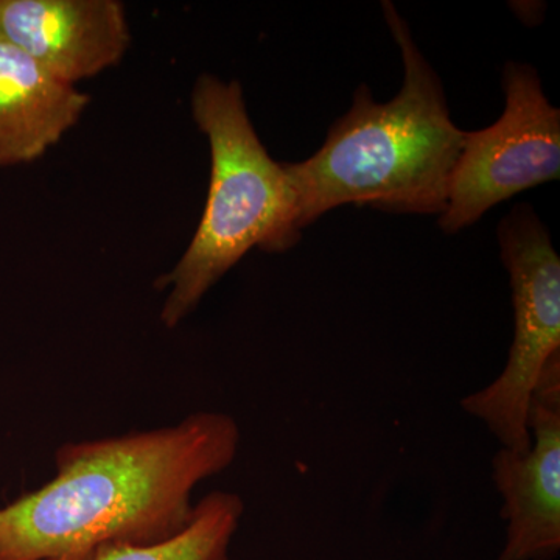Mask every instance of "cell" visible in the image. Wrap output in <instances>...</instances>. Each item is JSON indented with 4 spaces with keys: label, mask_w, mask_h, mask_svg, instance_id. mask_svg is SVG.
Wrapping results in <instances>:
<instances>
[{
    "label": "cell",
    "mask_w": 560,
    "mask_h": 560,
    "mask_svg": "<svg viewBox=\"0 0 560 560\" xmlns=\"http://www.w3.org/2000/svg\"><path fill=\"white\" fill-rule=\"evenodd\" d=\"M382 5L400 49L404 84L386 103L361 84L323 147L308 160L285 164L301 230L340 206L441 215L447 205L466 131L453 124L440 77L407 21L393 2Z\"/></svg>",
    "instance_id": "7a4b0ae2"
},
{
    "label": "cell",
    "mask_w": 560,
    "mask_h": 560,
    "mask_svg": "<svg viewBox=\"0 0 560 560\" xmlns=\"http://www.w3.org/2000/svg\"><path fill=\"white\" fill-rule=\"evenodd\" d=\"M238 445V423L215 411L66 442L55 477L0 508V560H84L102 545L171 540L194 518V490L226 470Z\"/></svg>",
    "instance_id": "6da1fadb"
},
{
    "label": "cell",
    "mask_w": 560,
    "mask_h": 560,
    "mask_svg": "<svg viewBox=\"0 0 560 560\" xmlns=\"http://www.w3.org/2000/svg\"><path fill=\"white\" fill-rule=\"evenodd\" d=\"M191 114L210 147L205 212L189 248L158 280L171 289L161 320L175 329L206 293L253 248L282 253L301 237L296 195L285 164L272 160L254 130L238 81L200 77Z\"/></svg>",
    "instance_id": "3957f363"
},
{
    "label": "cell",
    "mask_w": 560,
    "mask_h": 560,
    "mask_svg": "<svg viewBox=\"0 0 560 560\" xmlns=\"http://www.w3.org/2000/svg\"><path fill=\"white\" fill-rule=\"evenodd\" d=\"M90 102L0 38V168L43 158L79 124Z\"/></svg>",
    "instance_id": "ba28073f"
},
{
    "label": "cell",
    "mask_w": 560,
    "mask_h": 560,
    "mask_svg": "<svg viewBox=\"0 0 560 560\" xmlns=\"http://www.w3.org/2000/svg\"><path fill=\"white\" fill-rule=\"evenodd\" d=\"M533 444L526 453L501 447L492 478L506 521L499 560H555L560 551V357L534 390L529 408Z\"/></svg>",
    "instance_id": "8992f818"
},
{
    "label": "cell",
    "mask_w": 560,
    "mask_h": 560,
    "mask_svg": "<svg viewBox=\"0 0 560 560\" xmlns=\"http://www.w3.org/2000/svg\"><path fill=\"white\" fill-rule=\"evenodd\" d=\"M506 106L495 124L466 132L448 184L441 230L456 234L500 202L560 176V110L548 102L539 73L508 62Z\"/></svg>",
    "instance_id": "5b68a950"
},
{
    "label": "cell",
    "mask_w": 560,
    "mask_h": 560,
    "mask_svg": "<svg viewBox=\"0 0 560 560\" xmlns=\"http://www.w3.org/2000/svg\"><path fill=\"white\" fill-rule=\"evenodd\" d=\"M243 512L241 495L215 490L195 503L190 525L173 539L149 547L102 545L84 560H230Z\"/></svg>",
    "instance_id": "9c48e42d"
},
{
    "label": "cell",
    "mask_w": 560,
    "mask_h": 560,
    "mask_svg": "<svg viewBox=\"0 0 560 560\" xmlns=\"http://www.w3.org/2000/svg\"><path fill=\"white\" fill-rule=\"evenodd\" d=\"M499 241L511 279L514 340L499 377L464 397L460 408L485 422L501 447L526 453L533 444L534 390L548 364L560 357V259L528 205L517 206L501 221Z\"/></svg>",
    "instance_id": "277c9868"
},
{
    "label": "cell",
    "mask_w": 560,
    "mask_h": 560,
    "mask_svg": "<svg viewBox=\"0 0 560 560\" xmlns=\"http://www.w3.org/2000/svg\"><path fill=\"white\" fill-rule=\"evenodd\" d=\"M0 38L72 86L116 66L131 39L117 0H0Z\"/></svg>",
    "instance_id": "52a82bcc"
}]
</instances>
